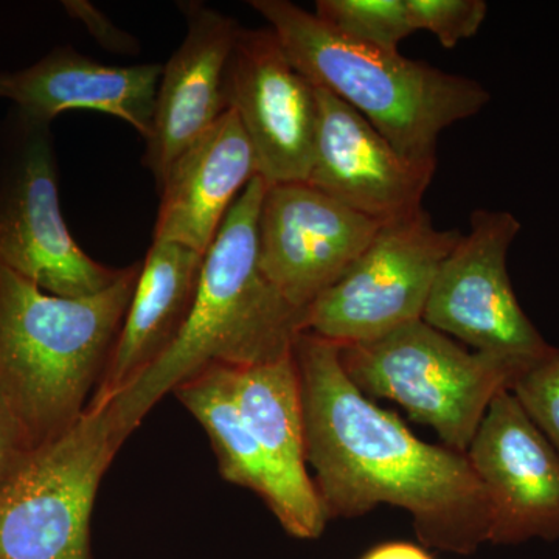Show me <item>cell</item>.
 Listing matches in <instances>:
<instances>
[{
    "label": "cell",
    "mask_w": 559,
    "mask_h": 559,
    "mask_svg": "<svg viewBox=\"0 0 559 559\" xmlns=\"http://www.w3.org/2000/svg\"><path fill=\"white\" fill-rule=\"evenodd\" d=\"M49 140L35 135L0 193V267L58 297L102 293L119 280L76 245L62 218Z\"/></svg>",
    "instance_id": "8fae6325"
},
{
    "label": "cell",
    "mask_w": 559,
    "mask_h": 559,
    "mask_svg": "<svg viewBox=\"0 0 559 559\" xmlns=\"http://www.w3.org/2000/svg\"><path fill=\"white\" fill-rule=\"evenodd\" d=\"M340 359L364 395L400 404L414 421L436 429L443 447L463 454L492 400L532 367L469 352L425 320L340 347Z\"/></svg>",
    "instance_id": "5b68a950"
},
{
    "label": "cell",
    "mask_w": 559,
    "mask_h": 559,
    "mask_svg": "<svg viewBox=\"0 0 559 559\" xmlns=\"http://www.w3.org/2000/svg\"><path fill=\"white\" fill-rule=\"evenodd\" d=\"M521 227L513 213L476 210L441 264L423 320L474 352L533 366L558 348L530 322L511 285L507 259Z\"/></svg>",
    "instance_id": "ba28073f"
},
{
    "label": "cell",
    "mask_w": 559,
    "mask_h": 559,
    "mask_svg": "<svg viewBox=\"0 0 559 559\" xmlns=\"http://www.w3.org/2000/svg\"><path fill=\"white\" fill-rule=\"evenodd\" d=\"M249 5L305 79L359 112L406 156L437 159L441 132L477 116L491 100L479 81L353 43L289 0Z\"/></svg>",
    "instance_id": "277c9868"
},
{
    "label": "cell",
    "mask_w": 559,
    "mask_h": 559,
    "mask_svg": "<svg viewBox=\"0 0 559 559\" xmlns=\"http://www.w3.org/2000/svg\"><path fill=\"white\" fill-rule=\"evenodd\" d=\"M121 447L103 407L33 451L0 489V559H92V510Z\"/></svg>",
    "instance_id": "8992f818"
},
{
    "label": "cell",
    "mask_w": 559,
    "mask_h": 559,
    "mask_svg": "<svg viewBox=\"0 0 559 559\" xmlns=\"http://www.w3.org/2000/svg\"><path fill=\"white\" fill-rule=\"evenodd\" d=\"M314 14L337 35L374 49L400 51L415 33L406 0H318Z\"/></svg>",
    "instance_id": "ffe728a7"
},
{
    "label": "cell",
    "mask_w": 559,
    "mask_h": 559,
    "mask_svg": "<svg viewBox=\"0 0 559 559\" xmlns=\"http://www.w3.org/2000/svg\"><path fill=\"white\" fill-rule=\"evenodd\" d=\"M21 430L0 400V489L32 454Z\"/></svg>",
    "instance_id": "cb8c5ba5"
},
{
    "label": "cell",
    "mask_w": 559,
    "mask_h": 559,
    "mask_svg": "<svg viewBox=\"0 0 559 559\" xmlns=\"http://www.w3.org/2000/svg\"><path fill=\"white\" fill-rule=\"evenodd\" d=\"M234 393L266 462L272 485L267 509L294 538L325 532L314 481L308 473L299 371L293 355L252 367H231Z\"/></svg>",
    "instance_id": "5bb4252c"
},
{
    "label": "cell",
    "mask_w": 559,
    "mask_h": 559,
    "mask_svg": "<svg viewBox=\"0 0 559 559\" xmlns=\"http://www.w3.org/2000/svg\"><path fill=\"white\" fill-rule=\"evenodd\" d=\"M267 183L255 176L205 253L200 288L170 349L109 404L123 444L168 393L212 366L252 367L293 355L305 311L293 307L263 274L259 216Z\"/></svg>",
    "instance_id": "7a4b0ae2"
},
{
    "label": "cell",
    "mask_w": 559,
    "mask_h": 559,
    "mask_svg": "<svg viewBox=\"0 0 559 559\" xmlns=\"http://www.w3.org/2000/svg\"><path fill=\"white\" fill-rule=\"evenodd\" d=\"M62 5L70 16L80 21L106 50L117 51V53H135L139 50L138 40L116 27V24L100 10L95 9L91 2L68 0L62 2Z\"/></svg>",
    "instance_id": "603a6c76"
},
{
    "label": "cell",
    "mask_w": 559,
    "mask_h": 559,
    "mask_svg": "<svg viewBox=\"0 0 559 559\" xmlns=\"http://www.w3.org/2000/svg\"><path fill=\"white\" fill-rule=\"evenodd\" d=\"M226 102L252 145L257 176L267 186L307 182L318 134V92L270 27L238 32L227 66Z\"/></svg>",
    "instance_id": "9c48e42d"
},
{
    "label": "cell",
    "mask_w": 559,
    "mask_h": 559,
    "mask_svg": "<svg viewBox=\"0 0 559 559\" xmlns=\"http://www.w3.org/2000/svg\"><path fill=\"white\" fill-rule=\"evenodd\" d=\"M380 227L308 182L272 183L259 216L261 271L285 300L307 311L347 274Z\"/></svg>",
    "instance_id": "30bf717a"
},
{
    "label": "cell",
    "mask_w": 559,
    "mask_h": 559,
    "mask_svg": "<svg viewBox=\"0 0 559 559\" xmlns=\"http://www.w3.org/2000/svg\"><path fill=\"white\" fill-rule=\"evenodd\" d=\"M142 261L109 288L58 297L0 267V400L32 451L72 428L108 367Z\"/></svg>",
    "instance_id": "3957f363"
},
{
    "label": "cell",
    "mask_w": 559,
    "mask_h": 559,
    "mask_svg": "<svg viewBox=\"0 0 559 559\" xmlns=\"http://www.w3.org/2000/svg\"><path fill=\"white\" fill-rule=\"evenodd\" d=\"M360 559H433L423 547L404 540L380 544Z\"/></svg>",
    "instance_id": "d4e9b609"
},
{
    "label": "cell",
    "mask_w": 559,
    "mask_h": 559,
    "mask_svg": "<svg viewBox=\"0 0 559 559\" xmlns=\"http://www.w3.org/2000/svg\"><path fill=\"white\" fill-rule=\"evenodd\" d=\"M173 393L207 433L223 479L250 489L270 506V471L238 409L231 367H209L183 381Z\"/></svg>",
    "instance_id": "d6986e66"
},
{
    "label": "cell",
    "mask_w": 559,
    "mask_h": 559,
    "mask_svg": "<svg viewBox=\"0 0 559 559\" xmlns=\"http://www.w3.org/2000/svg\"><path fill=\"white\" fill-rule=\"evenodd\" d=\"M255 176L252 145L237 114L227 109L162 178L154 241L175 242L205 255L231 205Z\"/></svg>",
    "instance_id": "2e32d148"
},
{
    "label": "cell",
    "mask_w": 559,
    "mask_h": 559,
    "mask_svg": "<svg viewBox=\"0 0 559 559\" xmlns=\"http://www.w3.org/2000/svg\"><path fill=\"white\" fill-rule=\"evenodd\" d=\"M414 32H429L443 49H454L480 31L488 14L484 0H406Z\"/></svg>",
    "instance_id": "44dd1931"
},
{
    "label": "cell",
    "mask_w": 559,
    "mask_h": 559,
    "mask_svg": "<svg viewBox=\"0 0 559 559\" xmlns=\"http://www.w3.org/2000/svg\"><path fill=\"white\" fill-rule=\"evenodd\" d=\"M162 70L160 64L106 66L64 47L32 68L0 72V97L13 102L33 127H46L66 110H100L148 140Z\"/></svg>",
    "instance_id": "e0dca14e"
},
{
    "label": "cell",
    "mask_w": 559,
    "mask_h": 559,
    "mask_svg": "<svg viewBox=\"0 0 559 559\" xmlns=\"http://www.w3.org/2000/svg\"><path fill=\"white\" fill-rule=\"evenodd\" d=\"M466 457L488 496V543L559 539V454L510 390L489 404Z\"/></svg>",
    "instance_id": "7c38bea8"
},
{
    "label": "cell",
    "mask_w": 559,
    "mask_h": 559,
    "mask_svg": "<svg viewBox=\"0 0 559 559\" xmlns=\"http://www.w3.org/2000/svg\"><path fill=\"white\" fill-rule=\"evenodd\" d=\"M510 392L559 454V349L528 367Z\"/></svg>",
    "instance_id": "7402d4cb"
},
{
    "label": "cell",
    "mask_w": 559,
    "mask_h": 559,
    "mask_svg": "<svg viewBox=\"0 0 559 559\" xmlns=\"http://www.w3.org/2000/svg\"><path fill=\"white\" fill-rule=\"evenodd\" d=\"M316 92L319 124L307 182L381 224L421 210L437 159L406 156L331 92Z\"/></svg>",
    "instance_id": "4fadbf2b"
},
{
    "label": "cell",
    "mask_w": 559,
    "mask_h": 559,
    "mask_svg": "<svg viewBox=\"0 0 559 559\" xmlns=\"http://www.w3.org/2000/svg\"><path fill=\"white\" fill-rule=\"evenodd\" d=\"M187 35L162 70L145 164L157 183L173 160L227 110L226 72L240 25L234 17L187 2Z\"/></svg>",
    "instance_id": "9a60e30c"
},
{
    "label": "cell",
    "mask_w": 559,
    "mask_h": 559,
    "mask_svg": "<svg viewBox=\"0 0 559 559\" xmlns=\"http://www.w3.org/2000/svg\"><path fill=\"white\" fill-rule=\"evenodd\" d=\"M307 462L326 520L381 503L406 510L423 546L471 555L488 543V496L463 452L426 443L347 377L340 347L314 334L294 344Z\"/></svg>",
    "instance_id": "6da1fadb"
},
{
    "label": "cell",
    "mask_w": 559,
    "mask_h": 559,
    "mask_svg": "<svg viewBox=\"0 0 559 559\" xmlns=\"http://www.w3.org/2000/svg\"><path fill=\"white\" fill-rule=\"evenodd\" d=\"M204 257L175 242L153 241L100 384L87 409L108 407L170 349L186 326Z\"/></svg>",
    "instance_id": "ac0fdd59"
},
{
    "label": "cell",
    "mask_w": 559,
    "mask_h": 559,
    "mask_svg": "<svg viewBox=\"0 0 559 559\" xmlns=\"http://www.w3.org/2000/svg\"><path fill=\"white\" fill-rule=\"evenodd\" d=\"M462 234L433 226L425 209L381 224L347 274L307 308L304 331L345 347L423 320L441 264Z\"/></svg>",
    "instance_id": "52a82bcc"
}]
</instances>
